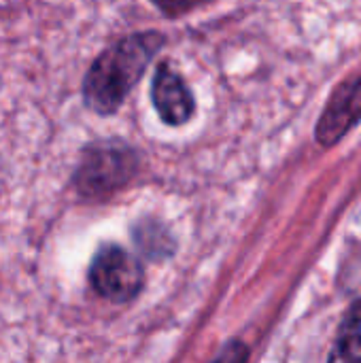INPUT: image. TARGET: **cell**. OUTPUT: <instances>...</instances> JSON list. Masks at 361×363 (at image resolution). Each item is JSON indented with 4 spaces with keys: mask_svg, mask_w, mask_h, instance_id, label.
Masks as SVG:
<instances>
[{
    "mask_svg": "<svg viewBox=\"0 0 361 363\" xmlns=\"http://www.w3.org/2000/svg\"><path fill=\"white\" fill-rule=\"evenodd\" d=\"M166 36L155 30L134 32L106 47L83 77V102L96 115H113L145 77Z\"/></svg>",
    "mask_w": 361,
    "mask_h": 363,
    "instance_id": "obj_1",
    "label": "cell"
},
{
    "mask_svg": "<svg viewBox=\"0 0 361 363\" xmlns=\"http://www.w3.org/2000/svg\"><path fill=\"white\" fill-rule=\"evenodd\" d=\"M140 168V153L121 138L89 143L72 177L74 189L89 200L109 198L126 187Z\"/></svg>",
    "mask_w": 361,
    "mask_h": 363,
    "instance_id": "obj_2",
    "label": "cell"
},
{
    "mask_svg": "<svg viewBox=\"0 0 361 363\" xmlns=\"http://www.w3.org/2000/svg\"><path fill=\"white\" fill-rule=\"evenodd\" d=\"M143 266L140 262L117 245L102 247L91 266H89V283L94 291L111 302H130L143 289Z\"/></svg>",
    "mask_w": 361,
    "mask_h": 363,
    "instance_id": "obj_3",
    "label": "cell"
},
{
    "mask_svg": "<svg viewBox=\"0 0 361 363\" xmlns=\"http://www.w3.org/2000/svg\"><path fill=\"white\" fill-rule=\"evenodd\" d=\"M151 100L162 123L179 128L185 125L196 113V98L187 81L168 64H157L151 81Z\"/></svg>",
    "mask_w": 361,
    "mask_h": 363,
    "instance_id": "obj_4",
    "label": "cell"
},
{
    "mask_svg": "<svg viewBox=\"0 0 361 363\" xmlns=\"http://www.w3.org/2000/svg\"><path fill=\"white\" fill-rule=\"evenodd\" d=\"M361 119V74L345 81L328 100L315 128V138L323 147H332L355 128Z\"/></svg>",
    "mask_w": 361,
    "mask_h": 363,
    "instance_id": "obj_5",
    "label": "cell"
},
{
    "mask_svg": "<svg viewBox=\"0 0 361 363\" xmlns=\"http://www.w3.org/2000/svg\"><path fill=\"white\" fill-rule=\"evenodd\" d=\"M328 363H361V298L343 317Z\"/></svg>",
    "mask_w": 361,
    "mask_h": 363,
    "instance_id": "obj_6",
    "label": "cell"
},
{
    "mask_svg": "<svg viewBox=\"0 0 361 363\" xmlns=\"http://www.w3.org/2000/svg\"><path fill=\"white\" fill-rule=\"evenodd\" d=\"M151 4H155L164 15L168 17H181L206 2H213V0H149Z\"/></svg>",
    "mask_w": 361,
    "mask_h": 363,
    "instance_id": "obj_7",
    "label": "cell"
},
{
    "mask_svg": "<svg viewBox=\"0 0 361 363\" xmlns=\"http://www.w3.org/2000/svg\"><path fill=\"white\" fill-rule=\"evenodd\" d=\"M249 349L243 340H230L211 363H247Z\"/></svg>",
    "mask_w": 361,
    "mask_h": 363,
    "instance_id": "obj_8",
    "label": "cell"
}]
</instances>
